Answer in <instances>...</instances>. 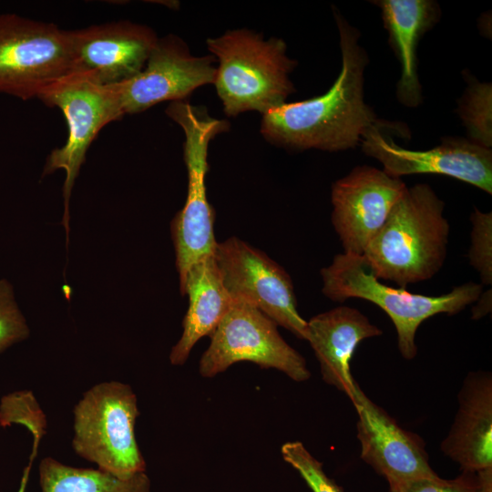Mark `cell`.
<instances>
[{
    "instance_id": "cell-2",
    "label": "cell",
    "mask_w": 492,
    "mask_h": 492,
    "mask_svg": "<svg viewBox=\"0 0 492 492\" xmlns=\"http://www.w3.org/2000/svg\"><path fill=\"white\" fill-rule=\"evenodd\" d=\"M444 210L429 185L407 187L362 255L374 274L404 289L433 278L447 254Z\"/></svg>"
},
{
    "instance_id": "cell-28",
    "label": "cell",
    "mask_w": 492,
    "mask_h": 492,
    "mask_svg": "<svg viewBox=\"0 0 492 492\" xmlns=\"http://www.w3.org/2000/svg\"><path fill=\"white\" fill-rule=\"evenodd\" d=\"M36 456V454L34 455L33 453H31L30 457H29V462H28L27 466L24 468L23 475H22V477H21V480H20V484H19V487H18L17 492H26V491L28 479H29V476H30V471H31L32 465L34 463V460H35Z\"/></svg>"
},
{
    "instance_id": "cell-11",
    "label": "cell",
    "mask_w": 492,
    "mask_h": 492,
    "mask_svg": "<svg viewBox=\"0 0 492 492\" xmlns=\"http://www.w3.org/2000/svg\"><path fill=\"white\" fill-rule=\"evenodd\" d=\"M215 61L211 55H192L180 37L170 34L158 39L138 74L108 86L123 118L163 101L185 100L197 88L212 84Z\"/></svg>"
},
{
    "instance_id": "cell-19",
    "label": "cell",
    "mask_w": 492,
    "mask_h": 492,
    "mask_svg": "<svg viewBox=\"0 0 492 492\" xmlns=\"http://www.w3.org/2000/svg\"><path fill=\"white\" fill-rule=\"evenodd\" d=\"M179 291L182 296L188 295L189 308L182 335L169 354L174 365L183 364L197 342L212 334L234 302L222 282L213 254L190 266Z\"/></svg>"
},
{
    "instance_id": "cell-17",
    "label": "cell",
    "mask_w": 492,
    "mask_h": 492,
    "mask_svg": "<svg viewBox=\"0 0 492 492\" xmlns=\"http://www.w3.org/2000/svg\"><path fill=\"white\" fill-rule=\"evenodd\" d=\"M457 411L441 443V451L462 472L492 467V376L487 371L470 372L457 395Z\"/></svg>"
},
{
    "instance_id": "cell-6",
    "label": "cell",
    "mask_w": 492,
    "mask_h": 492,
    "mask_svg": "<svg viewBox=\"0 0 492 492\" xmlns=\"http://www.w3.org/2000/svg\"><path fill=\"white\" fill-rule=\"evenodd\" d=\"M139 412L132 388L111 381L94 385L74 408L75 452L119 478L146 471L135 436Z\"/></svg>"
},
{
    "instance_id": "cell-16",
    "label": "cell",
    "mask_w": 492,
    "mask_h": 492,
    "mask_svg": "<svg viewBox=\"0 0 492 492\" xmlns=\"http://www.w3.org/2000/svg\"><path fill=\"white\" fill-rule=\"evenodd\" d=\"M307 339L319 362L323 379L352 401L360 388L351 373L359 343L383 331L359 310L338 306L307 321Z\"/></svg>"
},
{
    "instance_id": "cell-22",
    "label": "cell",
    "mask_w": 492,
    "mask_h": 492,
    "mask_svg": "<svg viewBox=\"0 0 492 492\" xmlns=\"http://www.w3.org/2000/svg\"><path fill=\"white\" fill-rule=\"evenodd\" d=\"M17 424L26 426L33 441L40 442L46 434V418L30 391H16L4 395L0 402V425Z\"/></svg>"
},
{
    "instance_id": "cell-8",
    "label": "cell",
    "mask_w": 492,
    "mask_h": 492,
    "mask_svg": "<svg viewBox=\"0 0 492 492\" xmlns=\"http://www.w3.org/2000/svg\"><path fill=\"white\" fill-rule=\"evenodd\" d=\"M71 71L68 31L0 15V93L27 100Z\"/></svg>"
},
{
    "instance_id": "cell-5",
    "label": "cell",
    "mask_w": 492,
    "mask_h": 492,
    "mask_svg": "<svg viewBox=\"0 0 492 492\" xmlns=\"http://www.w3.org/2000/svg\"><path fill=\"white\" fill-rule=\"evenodd\" d=\"M167 116L183 130L184 161L188 173V192L183 208L171 221V236L176 252L179 284L190 266L212 255L217 244L213 232L214 212L207 198L206 175L210 141L230 129L226 119L211 117L204 106L187 99L170 102Z\"/></svg>"
},
{
    "instance_id": "cell-1",
    "label": "cell",
    "mask_w": 492,
    "mask_h": 492,
    "mask_svg": "<svg viewBox=\"0 0 492 492\" xmlns=\"http://www.w3.org/2000/svg\"><path fill=\"white\" fill-rule=\"evenodd\" d=\"M340 36L341 71L323 95L284 103L261 115L260 131L271 144L289 149L340 151L360 144L376 124L364 102V73L368 63L360 33L333 6Z\"/></svg>"
},
{
    "instance_id": "cell-21",
    "label": "cell",
    "mask_w": 492,
    "mask_h": 492,
    "mask_svg": "<svg viewBox=\"0 0 492 492\" xmlns=\"http://www.w3.org/2000/svg\"><path fill=\"white\" fill-rule=\"evenodd\" d=\"M467 87L458 100L457 114L465 125L469 140L491 149L492 85L467 76Z\"/></svg>"
},
{
    "instance_id": "cell-15",
    "label": "cell",
    "mask_w": 492,
    "mask_h": 492,
    "mask_svg": "<svg viewBox=\"0 0 492 492\" xmlns=\"http://www.w3.org/2000/svg\"><path fill=\"white\" fill-rule=\"evenodd\" d=\"M68 36L70 72L89 74L105 86L138 74L159 39L150 27L129 21L68 31Z\"/></svg>"
},
{
    "instance_id": "cell-14",
    "label": "cell",
    "mask_w": 492,
    "mask_h": 492,
    "mask_svg": "<svg viewBox=\"0 0 492 492\" xmlns=\"http://www.w3.org/2000/svg\"><path fill=\"white\" fill-rule=\"evenodd\" d=\"M351 402L357 414L361 458L387 480L389 487L438 476L417 435L401 427L361 388Z\"/></svg>"
},
{
    "instance_id": "cell-9",
    "label": "cell",
    "mask_w": 492,
    "mask_h": 492,
    "mask_svg": "<svg viewBox=\"0 0 492 492\" xmlns=\"http://www.w3.org/2000/svg\"><path fill=\"white\" fill-rule=\"evenodd\" d=\"M210 339L200 361L203 377H213L242 361L277 369L296 382L311 376L305 359L280 335L277 324L246 302L234 300Z\"/></svg>"
},
{
    "instance_id": "cell-3",
    "label": "cell",
    "mask_w": 492,
    "mask_h": 492,
    "mask_svg": "<svg viewBox=\"0 0 492 492\" xmlns=\"http://www.w3.org/2000/svg\"><path fill=\"white\" fill-rule=\"evenodd\" d=\"M219 62L212 85L228 117L256 111L261 115L286 103L295 92L290 74L297 61L287 56L278 37L241 28L206 40Z\"/></svg>"
},
{
    "instance_id": "cell-13",
    "label": "cell",
    "mask_w": 492,
    "mask_h": 492,
    "mask_svg": "<svg viewBox=\"0 0 492 492\" xmlns=\"http://www.w3.org/2000/svg\"><path fill=\"white\" fill-rule=\"evenodd\" d=\"M407 186L370 166H357L332 187V223L343 252L363 255Z\"/></svg>"
},
{
    "instance_id": "cell-10",
    "label": "cell",
    "mask_w": 492,
    "mask_h": 492,
    "mask_svg": "<svg viewBox=\"0 0 492 492\" xmlns=\"http://www.w3.org/2000/svg\"><path fill=\"white\" fill-rule=\"evenodd\" d=\"M214 261L233 300L250 303L302 340L307 321L299 313L291 277L277 262L243 241L217 242Z\"/></svg>"
},
{
    "instance_id": "cell-27",
    "label": "cell",
    "mask_w": 492,
    "mask_h": 492,
    "mask_svg": "<svg viewBox=\"0 0 492 492\" xmlns=\"http://www.w3.org/2000/svg\"><path fill=\"white\" fill-rule=\"evenodd\" d=\"M472 308V319L478 320L491 312L492 294L491 289L482 292Z\"/></svg>"
},
{
    "instance_id": "cell-20",
    "label": "cell",
    "mask_w": 492,
    "mask_h": 492,
    "mask_svg": "<svg viewBox=\"0 0 492 492\" xmlns=\"http://www.w3.org/2000/svg\"><path fill=\"white\" fill-rule=\"evenodd\" d=\"M42 492H151L146 472L119 478L100 469L78 468L45 457L39 465Z\"/></svg>"
},
{
    "instance_id": "cell-25",
    "label": "cell",
    "mask_w": 492,
    "mask_h": 492,
    "mask_svg": "<svg viewBox=\"0 0 492 492\" xmlns=\"http://www.w3.org/2000/svg\"><path fill=\"white\" fill-rule=\"evenodd\" d=\"M281 454L283 460L300 474L312 492H344L325 474L323 464L302 442L292 441L283 444Z\"/></svg>"
},
{
    "instance_id": "cell-12",
    "label": "cell",
    "mask_w": 492,
    "mask_h": 492,
    "mask_svg": "<svg viewBox=\"0 0 492 492\" xmlns=\"http://www.w3.org/2000/svg\"><path fill=\"white\" fill-rule=\"evenodd\" d=\"M385 122L377 121L364 136L363 151L382 163L394 178L413 174H441L492 193V151L469 139L446 137L427 150H411L397 145L382 131Z\"/></svg>"
},
{
    "instance_id": "cell-7",
    "label": "cell",
    "mask_w": 492,
    "mask_h": 492,
    "mask_svg": "<svg viewBox=\"0 0 492 492\" xmlns=\"http://www.w3.org/2000/svg\"><path fill=\"white\" fill-rule=\"evenodd\" d=\"M37 98L49 107L58 108L67 124L65 144L51 151L43 171V176L60 169L66 172L62 224L67 235L71 190L87 149L103 127L122 116L109 86L99 84L87 73L65 75L46 87Z\"/></svg>"
},
{
    "instance_id": "cell-26",
    "label": "cell",
    "mask_w": 492,
    "mask_h": 492,
    "mask_svg": "<svg viewBox=\"0 0 492 492\" xmlns=\"http://www.w3.org/2000/svg\"><path fill=\"white\" fill-rule=\"evenodd\" d=\"M28 335L29 329L15 301L12 285L0 280V353Z\"/></svg>"
},
{
    "instance_id": "cell-24",
    "label": "cell",
    "mask_w": 492,
    "mask_h": 492,
    "mask_svg": "<svg viewBox=\"0 0 492 492\" xmlns=\"http://www.w3.org/2000/svg\"><path fill=\"white\" fill-rule=\"evenodd\" d=\"M471 244L467 258L471 266L478 272L481 284L492 283V214L477 208L471 213Z\"/></svg>"
},
{
    "instance_id": "cell-18",
    "label": "cell",
    "mask_w": 492,
    "mask_h": 492,
    "mask_svg": "<svg viewBox=\"0 0 492 492\" xmlns=\"http://www.w3.org/2000/svg\"><path fill=\"white\" fill-rule=\"evenodd\" d=\"M382 11L389 43L401 65L396 96L405 107L415 108L423 101L417 74V46L423 35L439 20L438 5L431 0L374 1Z\"/></svg>"
},
{
    "instance_id": "cell-23",
    "label": "cell",
    "mask_w": 492,
    "mask_h": 492,
    "mask_svg": "<svg viewBox=\"0 0 492 492\" xmlns=\"http://www.w3.org/2000/svg\"><path fill=\"white\" fill-rule=\"evenodd\" d=\"M390 492H492V467L477 473L463 472L453 479L439 476L390 487Z\"/></svg>"
},
{
    "instance_id": "cell-4",
    "label": "cell",
    "mask_w": 492,
    "mask_h": 492,
    "mask_svg": "<svg viewBox=\"0 0 492 492\" xmlns=\"http://www.w3.org/2000/svg\"><path fill=\"white\" fill-rule=\"evenodd\" d=\"M321 276L322 292L332 301L358 298L381 308L395 327L398 350L406 360L417 354L415 335L423 322L440 313H458L483 292L481 283L468 282L441 295L412 293L383 283L362 255L345 252L336 254L332 263L321 270Z\"/></svg>"
}]
</instances>
